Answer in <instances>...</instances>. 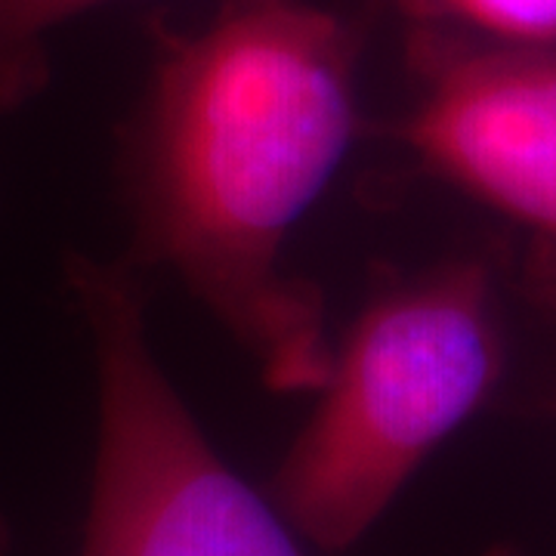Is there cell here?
I'll return each mask as SVG.
<instances>
[{"label":"cell","mask_w":556,"mask_h":556,"mask_svg":"<svg viewBox=\"0 0 556 556\" xmlns=\"http://www.w3.org/2000/svg\"><path fill=\"white\" fill-rule=\"evenodd\" d=\"M356 31L316 0H219L159 31L127 139L134 266H164L278 393L321 390L325 298L285 241L356 137Z\"/></svg>","instance_id":"6da1fadb"},{"label":"cell","mask_w":556,"mask_h":556,"mask_svg":"<svg viewBox=\"0 0 556 556\" xmlns=\"http://www.w3.org/2000/svg\"><path fill=\"white\" fill-rule=\"evenodd\" d=\"M501 371L495 298L477 260L380 291L350 328L321 402L276 473V507L321 551H346L393 504Z\"/></svg>","instance_id":"7a4b0ae2"},{"label":"cell","mask_w":556,"mask_h":556,"mask_svg":"<svg viewBox=\"0 0 556 556\" xmlns=\"http://www.w3.org/2000/svg\"><path fill=\"white\" fill-rule=\"evenodd\" d=\"M65 269L93 340L100 390L78 556H306L285 519L217 455L164 375L146 331L139 266L80 254Z\"/></svg>","instance_id":"3957f363"},{"label":"cell","mask_w":556,"mask_h":556,"mask_svg":"<svg viewBox=\"0 0 556 556\" xmlns=\"http://www.w3.org/2000/svg\"><path fill=\"white\" fill-rule=\"evenodd\" d=\"M402 139L433 174L556 241V53L420 31Z\"/></svg>","instance_id":"277c9868"},{"label":"cell","mask_w":556,"mask_h":556,"mask_svg":"<svg viewBox=\"0 0 556 556\" xmlns=\"http://www.w3.org/2000/svg\"><path fill=\"white\" fill-rule=\"evenodd\" d=\"M109 0H0V115L28 102L50 75L47 38Z\"/></svg>","instance_id":"5b68a950"},{"label":"cell","mask_w":556,"mask_h":556,"mask_svg":"<svg viewBox=\"0 0 556 556\" xmlns=\"http://www.w3.org/2000/svg\"><path fill=\"white\" fill-rule=\"evenodd\" d=\"M424 31L460 28L479 43L556 47V0H402Z\"/></svg>","instance_id":"8992f818"},{"label":"cell","mask_w":556,"mask_h":556,"mask_svg":"<svg viewBox=\"0 0 556 556\" xmlns=\"http://www.w3.org/2000/svg\"><path fill=\"white\" fill-rule=\"evenodd\" d=\"M0 556H7V529H3V522H0Z\"/></svg>","instance_id":"52a82bcc"}]
</instances>
